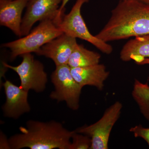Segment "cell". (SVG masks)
I'll return each instance as SVG.
<instances>
[{
    "label": "cell",
    "instance_id": "cell-1",
    "mask_svg": "<svg viewBox=\"0 0 149 149\" xmlns=\"http://www.w3.org/2000/svg\"><path fill=\"white\" fill-rule=\"evenodd\" d=\"M148 34L149 4L119 0L108 21L95 36L108 43Z\"/></svg>",
    "mask_w": 149,
    "mask_h": 149
},
{
    "label": "cell",
    "instance_id": "cell-2",
    "mask_svg": "<svg viewBox=\"0 0 149 149\" xmlns=\"http://www.w3.org/2000/svg\"><path fill=\"white\" fill-rule=\"evenodd\" d=\"M20 133L9 139L10 149H70L74 131L65 128L61 123L29 120L25 127H19Z\"/></svg>",
    "mask_w": 149,
    "mask_h": 149
},
{
    "label": "cell",
    "instance_id": "cell-3",
    "mask_svg": "<svg viewBox=\"0 0 149 149\" xmlns=\"http://www.w3.org/2000/svg\"><path fill=\"white\" fill-rule=\"evenodd\" d=\"M63 33L54 20L45 19L25 37L3 44L1 47L10 49V59L13 61L24 54L36 53L44 45Z\"/></svg>",
    "mask_w": 149,
    "mask_h": 149
},
{
    "label": "cell",
    "instance_id": "cell-4",
    "mask_svg": "<svg viewBox=\"0 0 149 149\" xmlns=\"http://www.w3.org/2000/svg\"><path fill=\"white\" fill-rule=\"evenodd\" d=\"M89 1L77 0L69 13L63 15L58 27L66 35L87 41L103 53L110 54L113 50L112 47L91 34L81 15L82 6Z\"/></svg>",
    "mask_w": 149,
    "mask_h": 149
},
{
    "label": "cell",
    "instance_id": "cell-5",
    "mask_svg": "<svg viewBox=\"0 0 149 149\" xmlns=\"http://www.w3.org/2000/svg\"><path fill=\"white\" fill-rule=\"evenodd\" d=\"M51 81L54 91L50 95L53 100L65 102L68 107L73 110L79 109L82 88L74 80L71 68L68 64L56 65L51 74Z\"/></svg>",
    "mask_w": 149,
    "mask_h": 149
},
{
    "label": "cell",
    "instance_id": "cell-6",
    "mask_svg": "<svg viewBox=\"0 0 149 149\" xmlns=\"http://www.w3.org/2000/svg\"><path fill=\"white\" fill-rule=\"evenodd\" d=\"M122 107L121 102H116L106 110L97 122L78 128L75 131L91 138L92 144L90 149H108L111 132L120 117Z\"/></svg>",
    "mask_w": 149,
    "mask_h": 149
},
{
    "label": "cell",
    "instance_id": "cell-7",
    "mask_svg": "<svg viewBox=\"0 0 149 149\" xmlns=\"http://www.w3.org/2000/svg\"><path fill=\"white\" fill-rule=\"evenodd\" d=\"M22 61L17 66L10 65L3 62V65L6 68L13 70L17 73L20 80V86L28 91L33 90L41 93L46 89L47 82V75L42 63L35 59L31 53L21 56Z\"/></svg>",
    "mask_w": 149,
    "mask_h": 149
},
{
    "label": "cell",
    "instance_id": "cell-8",
    "mask_svg": "<svg viewBox=\"0 0 149 149\" xmlns=\"http://www.w3.org/2000/svg\"><path fill=\"white\" fill-rule=\"evenodd\" d=\"M63 0H29L21 25L22 36L28 35L33 25L45 19L54 20L57 24L63 15L59 12Z\"/></svg>",
    "mask_w": 149,
    "mask_h": 149
},
{
    "label": "cell",
    "instance_id": "cell-9",
    "mask_svg": "<svg viewBox=\"0 0 149 149\" xmlns=\"http://www.w3.org/2000/svg\"><path fill=\"white\" fill-rule=\"evenodd\" d=\"M6 96V102L3 106L6 117L17 119L22 115L30 111L28 101V91L6 80L3 84Z\"/></svg>",
    "mask_w": 149,
    "mask_h": 149
},
{
    "label": "cell",
    "instance_id": "cell-10",
    "mask_svg": "<svg viewBox=\"0 0 149 149\" xmlns=\"http://www.w3.org/2000/svg\"><path fill=\"white\" fill-rule=\"evenodd\" d=\"M77 44L76 38L63 33L44 45L36 54L51 59L56 66L68 64Z\"/></svg>",
    "mask_w": 149,
    "mask_h": 149
},
{
    "label": "cell",
    "instance_id": "cell-11",
    "mask_svg": "<svg viewBox=\"0 0 149 149\" xmlns=\"http://www.w3.org/2000/svg\"><path fill=\"white\" fill-rule=\"evenodd\" d=\"M29 0H0V25L21 37L22 15Z\"/></svg>",
    "mask_w": 149,
    "mask_h": 149
},
{
    "label": "cell",
    "instance_id": "cell-12",
    "mask_svg": "<svg viewBox=\"0 0 149 149\" xmlns=\"http://www.w3.org/2000/svg\"><path fill=\"white\" fill-rule=\"evenodd\" d=\"M71 72L74 80L82 88L86 85L94 86L100 91H102L104 83L109 75L106 66L100 63L71 68Z\"/></svg>",
    "mask_w": 149,
    "mask_h": 149
},
{
    "label": "cell",
    "instance_id": "cell-13",
    "mask_svg": "<svg viewBox=\"0 0 149 149\" xmlns=\"http://www.w3.org/2000/svg\"><path fill=\"white\" fill-rule=\"evenodd\" d=\"M135 37L123 46L120 58L123 61L133 60L139 65L144 58H149V34Z\"/></svg>",
    "mask_w": 149,
    "mask_h": 149
},
{
    "label": "cell",
    "instance_id": "cell-14",
    "mask_svg": "<svg viewBox=\"0 0 149 149\" xmlns=\"http://www.w3.org/2000/svg\"><path fill=\"white\" fill-rule=\"evenodd\" d=\"M101 56L98 53L90 51L82 45L77 44L72 52L68 65L70 68L84 67L98 64Z\"/></svg>",
    "mask_w": 149,
    "mask_h": 149
},
{
    "label": "cell",
    "instance_id": "cell-15",
    "mask_svg": "<svg viewBox=\"0 0 149 149\" xmlns=\"http://www.w3.org/2000/svg\"><path fill=\"white\" fill-rule=\"evenodd\" d=\"M132 96L141 113L149 121V85L135 80Z\"/></svg>",
    "mask_w": 149,
    "mask_h": 149
},
{
    "label": "cell",
    "instance_id": "cell-16",
    "mask_svg": "<svg viewBox=\"0 0 149 149\" xmlns=\"http://www.w3.org/2000/svg\"><path fill=\"white\" fill-rule=\"evenodd\" d=\"M72 141L70 149H88L91 148L92 142L90 137L84 134L77 133L74 130L72 134Z\"/></svg>",
    "mask_w": 149,
    "mask_h": 149
},
{
    "label": "cell",
    "instance_id": "cell-17",
    "mask_svg": "<svg viewBox=\"0 0 149 149\" xmlns=\"http://www.w3.org/2000/svg\"><path fill=\"white\" fill-rule=\"evenodd\" d=\"M129 130L136 138L143 139L149 146V128H144L142 125H139L131 127Z\"/></svg>",
    "mask_w": 149,
    "mask_h": 149
},
{
    "label": "cell",
    "instance_id": "cell-18",
    "mask_svg": "<svg viewBox=\"0 0 149 149\" xmlns=\"http://www.w3.org/2000/svg\"><path fill=\"white\" fill-rule=\"evenodd\" d=\"M0 135V149H10L9 139H7L6 135L1 131V132Z\"/></svg>",
    "mask_w": 149,
    "mask_h": 149
},
{
    "label": "cell",
    "instance_id": "cell-19",
    "mask_svg": "<svg viewBox=\"0 0 149 149\" xmlns=\"http://www.w3.org/2000/svg\"><path fill=\"white\" fill-rule=\"evenodd\" d=\"M69 1L70 0H63L62 2L61 6L60 7L59 12L62 15L65 14V6Z\"/></svg>",
    "mask_w": 149,
    "mask_h": 149
},
{
    "label": "cell",
    "instance_id": "cell-20",
    "mask_svg": "<svg viewBox=\"0 0 149 149\" xmlns=\"http://www.w3.org/2000/svg\"><path fill=\"white\" fill-rule=\"evenodd\" d=\"M149 65V58H146L144 59L143 60V61L139 65Z\"/></svg>",
    "mask_w": 149,
    "mask_h": 149
},
{
    "label": "cell",
    "instance_id": "cell-21",
    "mask_svg": "<svg viewBox=\"0 0 149 149\" xmlns=\"http://www.w3.org/2000/svg\"><path fill=\"white\" fill-rule=\"evenodd\" d=\"M141 2L149 4V0H135Z\"/></svg>",
    "mask_w": 149,
    "mask_h": 149
}]
</instances>
